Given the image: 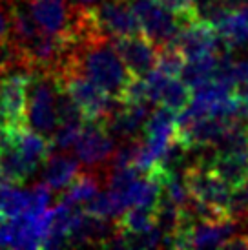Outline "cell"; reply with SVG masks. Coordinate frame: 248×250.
<instances>
[{"label": "cell", "mask_w": 248, "mask_h": 250, "mask_svg": "<svg viewBox=\"0 0 248 250\" xmlns=\"http://www.w3.org/2000/svg\"><path fill=\"white\" fill-rule=\"evenodd\" d=\"M42 181L48 185L51 190L62 192L73 181L79 170H81V163L77 157H71L66 152L49 153L46 161L42 163Z\"/></svg>", "instance_id": "cell-14"}, {"label": "cell", "mask_w": 248, "mask_h": 250, "mask_svg": "<svg viewBox=\"0 0 248 250\" xmlns=\"http://www.w3.org/2000/svg\"><path fill=\"white\" fill-rule=\"evenodd\" d=\"M172 44H175L183 51L186 61L199 59L205 55H215L227 49L217 29L208 21H203L199 17L183 24Z\"/></svg>", "instance_id": "cell-7"}, {"label": "cell", "mask_w": 248, "mask_h": 250, "mask_svg": "<svg viewBox=\"0 0 248 250\" xmlns=\"http://www.w3.org/2000/svg\"><path fill=\"white\" fill-rule=\"evenodd\" d=\"M104 183V168H86L79 170V174L62 192V201L69 207H79L90 201L99 192V188Z\"/></svg>", "instance_id": "cell-15"}, {"label": "cell", "mask_w": 248, "mask_h": 250, "mask_svg": "<svg viewBox=\"0 0 248 250\" xmlns=\"http://www.w3.org/2000/svg\"><path fill=\"white\" fill-rule=\"evenodd\" d=\"M232 84L234 91L248 90V59L232 62Z\"/></svg>", "instance_id": "cell-22"}, {"label": "cell", "mask_w": 248, "mask_h": 250, "mask_svg": "<svg viewBox=\"0 0 248 250\" xmlns=\"http://www.w3.org/2000/svg\"><path fill=\"white\" fill-rule=\"evenodd\" d=\"M130 6L135 13L141 33L146 35L153 44L165 46L173 42L183 24L197 19L195 7L190 11H172L157 0H130Z\"/></svg>", "instance_id": "cell-2"}, {"label": "cell", "mask_w": 248, "mask_h": 250, "mask_svg": "<svg viewBox=\"0 0 248 250\" xmlns=\"http://www.w3.org/2000/svg\"><path fill=\"white\" fill-rule=\"evenodd\" d=\"M86 11L93 28L110 39L141 33L130 0H101L86 7Z\"/></svg>", "instance_id": "cell-6"}, {"label": "cell", "mask_w": 248, "mask_h": 250, "mask_svg": "<svg viewBox=\"0 0 248 250\" xmlns=\"http://www.w3.org/2000/svg\"><path fill=\"white\" fill-rule=\"evenodd\" d=\"M159 4H163L166 6L168 9H172V11H190L193 9V4H195V0H157Z\"/></svg>", "instance_id": "cell-24"}, {"label": "cell", "mask_w": 248, "mask_h": 250, "mask_svg": "<svg viewBox=\"0 0 248 250\" xmlns=\"http://www.w3.org/2000/svg\"><path fill=\"white\" fill-rule=\"evenodd\" d=\"M115 236H117L115 219L99 217L86 210H75L68 230V247H81V245L106 247Z\"/></svg>", "instance_id": "cell-9"}, {"label": "cell", "mask_w": 248, "mask_h": 250, "mask_svg": "<svg viewBox=\"0 0 248 250\" xmlns=\"http://www.w3.org/2000/svg\"><path fill=\"white\" fill-rule=\"evenodd\" d=\"M84 210L93 215H99V217L119 219V215L126 210V205H124L123 195L108 188L104 192H97L90 201L84 203Z\"/></svg>", "instance_id": "cell-17"}, {"label": "cell", "mask_w": 248, "mask_h": 250, "mask_svg": "<svg viewBox=\"0 0 248 250\" xmlns=\"http://www.w3.org/2000/svg\"><path fill=\"white\" fill-rule=\"evenodd\" d=\"M210 157L203 159L208 167L227 183L230 190L239 188L248 183V152H234V150H215Z\"/></svg>", "instance_id": "cell-13"}, {"label": "cell", "mask_w": 248, "mask_h": 250, "mask_svg": "<svg viewBox=\"0 0 248 250\" xmlns=\"http://www.w3.org/2000/svg\"><path fill=\"white\" fill-rule=\"evenodd\" d=\"M11 39V0H0V42Z\"/></svg>", "instance_id": "cell-23"}, {"label": "cell", "mask_w": 248, "mask_h": 250, "mask_svg": "<svg viewBox=\"0 0 248 250\" xmlns=\"http://www.w3.org/2000/svg\"><path fill=\"white\" fill-rule=\"evenodd\" d=\"M84 123H66L57 128L53 135L49 137L51 143V152L59 150V152H68L75 146L77 139H79V133L83 130Z\"/></svg>", "instance_id": "cell-21"}, {"label": "cell", "mask_w": 248, "mask_h": 250, "mask_svg": "<svg viewBox=\"0 0 248 250\" xmlns=\"http://www.w3.org/2000/svg\"><path fill=\"white\" fill-rule=\"evenodd\" d=\"M68 62L113 99H119L131 79L130 71L113 48V41L99 33L79 39Z\"/></svg>", "instance_id": "cell-1"}, {"label": "cell", "mask_w": 248, "mask_h": 250, "mask_svg": "<svg viewBox=\"0 0 248 250\" xmlns=\"http://www.w3.org/2000/svg\"><path fill=\"white\" fill-rule=\"evenodd\" d=\"M71 4H75V6H81V7H88V6H93L97 2H101V0H69Z\"/></svg>", "instance_id": "cell-25"}, {"label": "cell", "mask_w": 248, "mask_h": 250, "mask_svg": "<svg viewBox=\"0 0 248 250\" xmlns=\"http://www.w3.org/2000/svg\"><path fill=\"white\" fill-rule=\"evenodd\" d=\"M186 57L183 55L175 44H165L159 46L157 49V59H155V68L153 70L165 73L166 77H181V71L185 68Z\"/></svg>", "instance_id": "cell-20"}, {"label": "cell", "mask_w": 248, "mask_h": 250, "mask_svg": "<svg viewBox=\"0 0 248 250\" xmlns=\"http://www.w3.org/2000/svg\"><path fill=\"white\" fill-rule=\"evenodd\" d=\"M73 148L77 159L84 168H104L115 150V139L106 132L103 123L84 121Z\"/></svg>", "instance_id": "cell-8"}, {"label": "cell", "mask_w": 248, "mask_h": 250, "mask_svg": "<svg viewBox=\"0 0 248 250\" xmlns=\"http://www.w3.org/2000/svg\"><path fill=\"white\" fill-rule=\"evenodd\" d=\"M150 111L152 110L148 103H130V104L119 103L110 115L103 121V125L113 139H131L141 135Z\"/></svg>", "instance_id": "cell-12"}, {"label": "cell", "mask_w": 248, "mask_h": 250, "mask_svg": "<svg viewBox=\"0 0 248 250\" xmlns=\"http://www.w3.org/2000/svg\"><path fill=\"white\" fill-rule=\"evenodd\" d=\"M247 223H248V221H247ZM247 236H248V234H247Z\"/></svg>", "instance_id": "cell-27"}, {"label": "cell", "mask_w": 248, "mask_h": 250, "mask_svg": "<svg viewBox=\"0 0 248 250\" xmlns=\"http://www.w3.org/2000/svg\"><path fill=\"white\" fill-rule=\"evenodd\" d=\"M111 41L131 77H145L155 68L159 46L153 44L146 35L135 33V35L115 37Z\"/></svg>", "instance_id": "cell-10"}, {"label": "cell", "mask_w": 248, "mask_h": 250, "mask_svg": "<svg viewBox=\"0 0 248 250\" xmlns=\"http://www.w3.org/2000/svg\"><path fill=\"white\" fill-rule=\"evenodd\" d=\"M31 207L29 192L19 190L15 185H7L0 190V212L4 214L6 221L21 217Z\"/></svg>", "instance_id": "cell-19"}, {"label": "cell", "mask_w": 248, "mask_h": 250, "mask_svg": "<svg viewBox=\"0 0 248 250\" xmlns=\"http://www.w3.org/2000/svg\"><path fill=\"white\" fill-rule=\"evenodd\" d=\"M28 86L29 71H7L0 75V103L6 111L7 125L17 126L26 125V106H28Z\"/></svg>", "instance_id": "cell-11"}, {"label": "cell", "mask_w": 248, "mask_h": 250, "mask_svg": "<svg viewBox=\"0 0 248 250\" xmlns=\"http://www.w3.org/2000/svg\"><path fill=\"white\" fill-rule=\"evenodd\" d=\"M4 221H6V217H4V214H2V212H0V227H2V225H4Z\"/></svg>", "instance_id": "cell-26"}, {"label": "cell", "mask_w": 248, "mask_h": 250, "mask_svg": "<svg viewBox=\"0 0 248 250\" xmlns=\"http://www.w3.org/2000/svg\"><path fill=\"white\" fill-rule=\"evenodd\" d=\"M215 29L227 49L241 48L248 42V13L243 7H234L223 17Z\"/></svg>", "instance_id": "cell-16"}, {"label": "cell", "mask_w": 248, "mask_h": 250, "mask_svg": "<svg viewBox=\"0 0 248 250\" xmlns=\"http://www.w3.org/2000/svg\"><path fill=\"white\" fill-rule=\"evenodd\" d=\"M57 81L48 71H29L26 125L44 137H51L57 130Z\"/></svg>", "instance_id": "cell-4"}, {"label": "cell", "mask_w": 248, "mask_h": 250, "mask_svg": "<svg viewBox=\"0 0 248 250\" xmlns=\"http://www.w3.org/2000/svg\"><path fill=\"white\" fill-rule=\"evenodd\" d=\"M183 177H185L186 190H188L192 199L203 203V205H208L212 208L227 212L228 197H230L232 190L212 168L208 167L203 157H199L190 167H186Z\"/></svg>", "instance_id": "cell-5"}, {"label": "cell", "mask_w": 248, "mask_h": 250, "mask_svg": "<svg viewBox=\"0 0 248 250\" xmlns=\"http://www.w3.org/2000/svg\"><path fill=\"white\" fill-rule=\"evenodd\" d=\"M53 75L66 90V93L75 101V104L81 108L84 121L103 123L113 111V108L119 104L117 99H113L104 90H101L97 84L91 83L88 77H84L69 62L64 64V68Z\"/></svg>", "instance_id": "cell-3"}, {"label": "cell", "mask_w": 248, "mask_h": 250, "mask_svg": "<svg viewBox=\"0 0 248 250\" xmlns=\"http://www.w3.org/2000/svg\"><path fill=\"white\" fill-rule=\"evenodd\" d=\"M117 232L119 234H139L155 227V210L145 207H131L119 215Z\"/></svg>", "instance_id": "cell-18"}]
</instances>
